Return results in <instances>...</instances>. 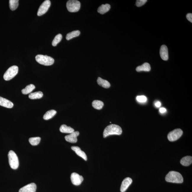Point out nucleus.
<instances>
[{"label":"nucleus","mask_w":192,"mask_h":192,"mask_svg":"<svg viewBox=\"0 0 192 192\" xmlns=\"http://www.w3.org/2000/svg\"><path fill=\"white\" fill-rule=\"evenodd\" d=\"M122 130L120 126L115 124H111L105 128L103 132L104 138L112 135H121Z\"/></svg>","instance_id":"nucleus-1"},{"label":"nucleus","mask_w":192,"mask_h":192,"mask_svg":"<svg viewBox=\"0 0 192 192\" xmlns=\"http://www.w3.org/2000/svg\"><path fill=\"white\" fill-rule=\"evenodd\" d=\"M165 179L167 182L175 183H182L184 180L183 176L180 173L174 171L169 172L165 177Z\"/></svg>","instance_id":"nucleus-2"},{"label":"nucleus","mask_w":192,"mask_h":192,"mask_svg":"<svg viewBox=\"0 0 192 192\" xmlns=\"http://www.w3.org/2000/svg\"><path fill=\"white\" fill-rule=\"evenodd\" d=\"M35 59L40 64L46 66H51L54 64V59L53 58L47 55L38 54L35 57Z\"/></svg>","instance_id":"nucleus-3"},{"label":"nucleus","mask_w":192,"mask_h":192,"mask_svg":"<svg viewBox=\"0 0 192 192\" xmlns=\"http://www.w3.org/2000/svg\"><path fill=\"white\" fill-rule=\"evenodd\" d=\"M9 162L11 168L17 170L19 165V162L17 155L13 151H10L8 154Z\"/></svg>","instance_id":"nucleus-4"},{"label":"nucleus","mask_w":192,"mask_h":192,"mask_svg":"<svg viewBox=\"0 0 192 192\" xmlns=\"http://www.w3.org/2000/svg\"><path fill=\"white\" fill-rule=\"evenodd\" d=\"M18 72V67L13 66L9 68L4 74V80L8 81L12 80L17 75Z\"/></svg>","instance_id":"nucleus-5"},{"label":"nucleus","mask_w":192,"mask_h":192,"mask_svg":"<svg viewBox=\"0 0 192 192\" xmlns=\"http://www.w3.org/2000/svg\"><path fill=\"white\" fill-rule=\"evenodd\" d=\"M67 8L71 13L78 12L80 8V3L76 0H70L67 3Z\"/></svg>","instance_id":"nucleus-6"},{"label":"nucleus","mask_w":192,"mask_h":192,"mask_svg":"<svg viewBox=\"0 0 192 192\" xmlns=\"http://www.w3.org/2000/svg\"><path fill=\"white\" fill-rule=\"evenodd\" d=\"M183 134L182 130L179 128H178L169 133L168 135V138L170 141H175L180 138L182 136Z\"/></svg>","instance_id":"nucleus-7"},{"label":"nucleus","mask_w":192,"mask_h":192,"mask_svg":"<svg viewBox=\"0 0 192 192\" xmlns=\"http://www.w3.org/2000/svg\"><path fill=\"white\" fill-rule=\"evenodd\" d=\"M51 1L49 0H46L42 3L38 10L37 15L41 16L46 13L51 6Z\"/></svg>","instance_id":"nucleus-8"},{"label":"nucleus","mask_w":192,"mask_h":192,"mask_svg":"<svg viewBox=\"0 0 192 192\" xmlns=\"http://www.w3.org/2000/svg\"><path fill=\"white\" fill-rule=\"evenodd\" d=\"M70 179L72 184L75 185H79L81 184L84 178L82 176L76 172H73L70 176Z\"/></svg>","instance_id":"nucleus-9"},{"label":"nucleus","mask_w":192,"mask_h":192,"mask_svg":"<svg viewBox=\"0 0 192 192\" xmlns=\"http://www.w3.org/2000/svg\"><path fill=\"white\" fill-rule=\"evenodd\" d=\"M79 135H80L79 132L75 131L70 135H66L65 137V139L67 141L71 143H75L77 141V137Z\"/></svg>","instance_id":"nucleus-10"},{"label":"nucleus","mask_w":192,"mask_h":192,"mask_svg":"<svg viewBox=\"0 0 192 192\" xmlns=\"http://www.w3.org/2000/svg\"><path fill=\"white\" fill-rule=\"evenodd\" d=\"M36 190V185L34 183H31L23 187L19 190V192H35Z\"/></svg>","instance_id":"nucleus-11"},{"label":"nucleus","mask_w":192,"mask_h":192,"mask_svg":"<svg viewBox=\"0 0 192 192\" xmlns=\"http://www.w3.org/2000/svg\"><path fill=\"white\" fill-rule=\"evenodd\" d=\"M133 182V180L131 178L128 177L125 178L122 181L121 184L120 191L121 192H125L128 189V187Z\"/></svg>","instance_id":"nucleus-12"},{"label":"nucleus","mask_w":192,"mask_h":192,"mask_svg":"<svg viewBox=\"0 0 192 192\" xmlns=\"http://www.w3.org/2000/svg\"><path fill=\"white\" fill-rule=\"evenodd\" d=\"M161 59L164 61L168 60L169 58L168 49L166 45L162 46L160 50Z\"/></svg>","instance_id":"nucleus-13"},{"label":"nucleus","mask_w":192,"mask_h":192,"mask_svg":"<svg viewBox=\"0 0 192 192\" xmlns=\"http://www.w3.org/2000/svg\"><path fill=\"white\" fill-rule=\"evenodd\" d=\"M71 149L72 150L75 151L76 154L77 155L83 158L85 161H87V157L85 153L81 150L80 147H78V146H72L71 147Z\"/></svg>","instance_id":"nucleus-14"},{"label":"nucleus","mask_w":192,"mask_h":192,"mask_svg":"<svg viewBox=\"0 0 192 192\" xmlns=\"http://www.w3.org/2000/svg\"><path fill=\"white\" fill-rule=\"evenodd\" d=\"M0 105L8 108H12L14 106L13 103L10 100L0 96Z\"/></svg>","instance_id":"nucleus-15"},{"label":"nucleus","mask_w":192,"mask_h":192,"mask_svg":"<svg viewBox=\"0 0 192 192\" xmlns=\"http://www.w3.org/2000/svg\"><path fill=\"white\" fill-rule=\"evenodd\" d=\"M151 67L150 65L148 63H145L141 66L137 67L136 68V71L140 72L141 71L149 72L150 71Z\"/></svg>","instance_id":"nucleus-16"},{"label":"nucleus","mask_w":192,"mask_h":192,"mask_svg":"<svg viewBox=\"0 0 192 192\" xmlns=\"http://www.w3.org/2000/svg\"><path fill=\"white\" fill-rule=\"evenodd\" d=\"M192 163V157L191 156H185L181 159L180 163L184 166H189Z\"/></svg>","instance_id":"nucleus-17"},{"label":"nucleus","mask_w":192,"mask_h":192,"mask_svg":"<svg viewBox=\"0 0 192 192\" xmlns=\"http://www.w3.org/2000/svg\"><path fill=\"white\" fill-rule=\"evenodd\" d=\"M111 6L108 4H102L98 8V12L99 13L104 14L110 10Z\"/></svg>","instance_id":"nucleus-18"},{"label":"nucleus","mask_w":192,"mask_h":192,"mask_svg":"<svg viewBox=\"0 0 192 192\" xmlns=\"http://www.w3.org/2000/svg\"><path fill=\"white\" fill-rule=\"evenodd\" d=\"M60 131L63 133H71L75 132V130L70 126H68L66 125H62L59 128Z\"/></svg>","instance_id":"nucleus-19"},{"label":"nucleus","mask_w":192,"mask_h":192,"mask_svg":"<svg viewBox=\"0 0 192 192\" xmlns=\"http://www.w3.org/2000/svg\"><path fill=\"white\" fill-rule=\"evenodd\" d=\"M97 81L99 85L105 88H108L110 87V84L108 81L103 80L100 77L98 78Z\"/></svg>","instance_id":"nucleus-20"},{"label":"nucleus","mask_w":192,"mask_h":192,"mask_svg":"<svg viewBox=\"0 0 192 192\" xmlns=\"http://www.w3.org/2000/svg\"><path fill=\"white\" fill-rule=\"evenodd\" d=\"M56 113H57V112L54 110H49L44 115L43 119L45 120H49L53 117L55 115Z\"/></svg>","instance_id":"nucleus-21"},{"label":"nucleus","mask_w":192,"mask_h":192,"mask_svg":"<svg viewBox=\"0 0 192 192\" xmlns=\"http://www.w3.org/2000/svg\"><path fill=\"white\" fill-rule=\"evenodd\" d=\"M43 94L41 91L31 93L29 95V97L31 99H39L43 97Z\"/></svg>","instance_id":"nucleus-22"},{"label":"nucleus","mask_w":192,"mask_h":192,"mask_svg":"<svg viewBox=\"0 0 192 192\" xmlns=\"http://www.w3.org/2000/svg\"><path fill=\"white\" fill-rule=\"evenodd\" d=\"M35 88V86L33 84H29L25 87V88L22 90V92L23 94L26 95L31 93Z\"/></svg>","instance_id":"nucleus-23"},{"label":"nucleus","mask_w":192,"mask_h":192,"mask_svg":"<svg viewBox=\"0 0 192 192\" xmlns=\"http://www.w3.org/2000/svg\"><path fill=\"white\" fill-rule=\"evenodd\" d=\"M104 104L103 101L100 100H95L92 102V106L94 108L100 110L103 108Z\"/></svg>","instance_id":"nucleus-24"},{"label":"nucleus","mask_w":192,"mask_h":192,"mask_svg":"<svg viewBox=\"0 0 192 192\" xmlns=\"http://www.w3.org/2000/svg\"><path fill=\"white\" fill-rule=\"evenodd\" d=\"M80 34V31L79 30L74 31L68 33L67 35L66 38L67 40H69L75 37H78Z\"/></svg>","instance_id":"nucleus-25"},{"label":"nucleus","mask_w":192,"mask_h":192,"mask_svg":"<svg viewBox=\"0 0 192 192\" xmlns=\"http://www.w3.org/2000/svg\"><path fill=\"white\" fill-rule=\"evenodd\" d=\"M10 9L14 11L17 9L19 6L18 0H10L9 1Z\"/></svg>","instance_id":"nucleus-26"},{"label":"nucleus","mask_w":192,"mask_h":192,"mask_svg":"<svg viewBox=\"0 0 192 192\" xmlns=\"http://www.w3.org/2000/svg\"><path fill=\"white\" fill-rule=\"evenodd\" d=\"M41 139L40 137H31L29 138V142L32 145L36 146L39 144Z\"/></svg>","instance_id":"nucleus-27"},{"label":"nucleus","mask_w":192,"mask_h":192,"mask_svg":"<svg viewBox=\"0 0 192 192\" xmlns=\"http://www.w3.org/2000/svg\"><path fill=\"white\" fill-rule=\"evenodd\" d=\"M62 36L61 34H59L56 35L52 42V45L53 46H56L62 39Z\"/></svg>","instance_id":"nucleus-28"},{"label":"nucleus","mask_w":192,"mask_h":192,"mask_svg":"<svg viewBox=\"0 0 192 192\" xmlns=\"http://www.w3.org/2000/svg\"><path fill=\"white\" fill-rule=\"evenodd\" d=\"M136 100L140 103H143L147 101V98L145 96H138L136 97Z\"/></svg>","instance_id":"nucleus-29"},{"label":"nucleus","mask_w":192,"mask_h":192,"mask_svg":"<svg viewBox=\"0 0 192 192\" xmlns=\"http://www.w3.org/2000/svg\"><path fill=\"white\" fill-rule=\"evenodd\" d=\"M147 1V0H137L135 4L137 7H141L145 4Z\"/></svg>","instance_id":"nucleus-30"},{"label":"nucleus","mask_w":192,"mask_h":192,"mask_svg":"<svg viewBox=\"0 0 192 192\" xmlns=\"http://www.w3.org/2000/svg\"><path fill=\"white\" fill-rule=\"evenodd\" d=\"M186 18L190 22H192V14L188 13L186 15Z\"/></svg>","instance_id":"nucleus-31"},{"label":"nucleus","mask_w":192,"mask_h":192,"mask_svg":"<svg viewBox=\"0 0 192 192\" xmlns=\"http://www.w3.org/2000/svg\"><path fill=\"white\" fill-rule=\"evenodd\" d=\"M159 112L161 113H164L166 112V109L165 108H164V107H162V108L159 109Z\"/></svg>","instance_id":"nucleus-32"},{"label":"nucleus","mask_w":192,"mask_h":192,"mask_svg":"<svg viewBox=\"0 0 192 192\" xmlns=\"http://www.w3.org/2000/svg\"><path fill=\"white\" fill-rule=\"evenodd\" d=\"M161 102L159 101L156 102L155 104V105L156 107H161Z\"/></svg>","instance_id":"nucleus-33"}]
</instances>
